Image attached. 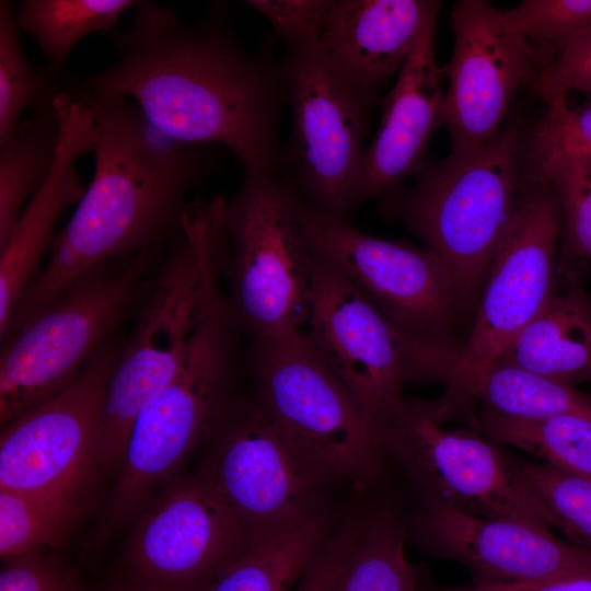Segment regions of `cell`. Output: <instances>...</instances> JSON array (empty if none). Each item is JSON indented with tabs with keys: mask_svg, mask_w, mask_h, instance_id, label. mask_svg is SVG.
<instances>
[{
	"mask_svg": "<svg viewBox=\"0 0 591 591\" xmlns=\"http://www.w3.org/2000/svg\"><path fill=\"white\" fill-rule=\"evenodd\" d=\"M426 591H591V573L577 575L560 579L493 586H468L430 589Z\"/></svg>",
	"mask_w": 591,
	"mask_h": 591,
	"instance_id": "cell-39",
	"label": "cell"
},
{
	"mask_svg": "<svg viewBox=\"0 0 591 591\" xmlns=\"http://www.w3.org/2000/svg\"><path fill=\"white\" fill-rule=\"evenodd\" d=\"M313 254L303 332L375 431L398 406L409 381L447 384L462 347L399 328Z\"/></svg>",
	"mask_w": 591,
	"mask_h": 591,
	"instance_id": "cell-9",
	"label": "cell"
},
{
	"mask_svg": "<svg viewBox=\"0 0 591 591\" xmlns=\"http://www.w3.org/2000/svg\"><path fill=\"white\" fill-rule=\"evenodd\" d=\"M454 46L447 67L443 126L452 151L476 148L501 128L515 92L533 88L538 69L524 44L501 23L498 8L459 1L451 14Z\"/></svg>",
	"mask_w": 591,
	"mask_h": 591,
	"instance_id": "cell-17",
	"label": "cell"
},
{
	"mask_svg": "<svg viewBox=\"0 0 591 591\" xmlns=\"http://www.w3.org/2000/svg\"><path fill=\"white\" fill-rule=\"evenodd\" d=\"M292 114L285 151L294 188L313 208L349 219L352 188L376 92L315 40L280 60Z\"/></svg>",
	"mask_w": 591,
	"mask_h": 591,
	"instance_id": "cell-11",
	"label": "cell"
},
{
	"mask_svg": "<svg viewBox=\"0 0 591 591\" xmlns=\"http://www.w3.org/2000/svg\"><path fill=\"white\" fill-rule=\"evenodd\" d=\"M478 401L483 410L523 420L563 415L591 418V395L518 367L495 363L475 385L470 405Z\"/></svg>",
	"mask_w": 591,
	"mask_h": 591,
	"instance_id": "cell-26",
	"label": "cell"
},
{
	"mask_svg": "<svg viewBox=\"0 0 591 591\" xmlns=\"http://www.w3.org/2000/svg\"><path fill=\"white\" fill-rule=\"evenodd\" d=\"M123 347L111 337L66 389L2 427L0 489L78 500L93 467L100 412Z\"/></svg>",
	"mask_w": 591,
	"mask_h": 591,
	"instance_id": "cell-15",
	"label": "cell"
},
{
	"mask_svg": "<svg viewBox=\"0 0 591 591\" xmlns=\"http://www.w3.org/2000/svg\"><path fill=\"white\" fill-rule=\"evenodd\" d=\"M560 234L561 212L552 184H525L490 263L445 392L430 401L442 421L470 405L484 373L557 291Z\"/></svg>",
	"mask_w": 591,
	"mask_h": 591,
	"instance_id": "cell-10",
	"label": "cell"
},
{
	"mask_svg": "<svg viewBox=\"0 0 591 591\" xmlns=\"http://www.w3.org/2000/svg\"><path fill=\"white\" fill-rule=\"evenodd\" d=\"M588 160H589V162H590V164H591V159H588Z\"/></svg>",
	"mask_w": 591,
	"mask_h": 591,
	"instance_id": "cell-41",
	"label": "cell"
},
{
	"mask_svg": "<svg viewBox=\"0 0 591 591\" xmlns=\"http://www.w3.org/2000/svg\"><path fill=\"white\" fill-rule=\"evenodd\" d=\"M119 591H150V590L144 589V588H142V587H139V586H137V584L131 583V586H129V587H127V588H125V589H121V590H119Z\"/></svg>",
	"mask_w": 591,
	"mask_h": 591,
	"instance_id": "cell-40",
	"label": "cell"
},
{
	"mask_svg": "<svg viewBox=\"0 0 591 591\" xmlns=\"http://www.w3.org/2000/svg\"><path fill=\"white\" fill-rule=\"evenodd\" d=\"M220 277L243 333L280 337L305 327L313 250L294 205L292 183L244 173L223 208Z\"/></svg>",
	"mask_w": 591,
	"mask_h": 591,
	"instance_id": "cell-7",
	"label": "cell"
},
{
	"mask_svg": "<svg viewBox=\"0 0 591 591\" xmlns=\"http://www.w3.org/2000/svg\"><path fill=\"white\" fill-rule=\"evenodd\" d=\"M524 187L522 138L508 125L476 148L425 163L387 216L443 262L462 314L475 310Z\"/></svg>",
	"mask_w": 591,
	"mask_h": 591,
	"instance_id": "cell-4",
	"label": "cell"
},
{
	"mask_svg": "<svg viewBox=\"0 0 591 591\" xmlns=\"http://www.w3.org/2000/svg\"><path fill=\"white\" fill-rule=\"evenodd\" d=\"M521 480L572 544L591 551V480L548 463L513 462Z\"/></svg>",
	"mask_w": 591,
	"mask_h": 591,
	"instance_id": "cell-34",
	"label": "cell"
},
{
	"mask_svg": "<svg viewBox=\"0 0 591 591\" xmlns=\"http://www.w3.org/2000/svg\"><path fill=\"white\" fill-rule=\"evenodd\" d=\"M496 363L571 386L591 382V299L580 282L557 290Z\"/></svg>",
	"mask_w": 591,
	"mask_h": 591,
	"instance_id": "cell-22",
	"label": "cell"
},
{
	"mask_svg": "<svg viewBox=\"0 0 591 591\" xmlns=\"http://www.w3.org/2000/svg\"><path fill=\"white\" fill-rule=\"evenodd\" d=\"M225 198H194L179 233L163 251L105 390L93 467L121 464L137 416L183 366L194 331L220 288Z\"/></svg>",
	"mask_w": 591,
	"mask_h": 591,
	"instance_id": "cell-3",
	"label": "cell"
},
{
	"mask_svg": "<svg viewBox=\"0 0 591 591\" xmlns=\"http://www.w3.org/2000/svg\"><path fill=\"white\" fill-rule=\"evenodd\" d=\"M437 18L424 27L391 91L380 100L375 137L363 150L352 188V205L379 202L387 217L404 184L425 164L428 143L443 126L444 95L434 56Z\"/></svg>",
	"mask_w": 591,
	"mask_h": 591,
	"instance_id": "cell-19",
	"label": "cell"
},
{
	"mask_svg": "<svg viewBox=\"0 0 591 591\" xmlns=\"http://www.w3.org/2000/svg\"><path fill=\"white\" fill-rule=\"evenodd\" d=\"M294 205L312 250L386 318L413 335L462 347L455 287L434 253L368 234L347 218L313 208L296 188Z\"/></svg>",
	"mask_w": 591,
	"mask_h": 591,
	"instance_id": "cell-13",
	"label": "cell"
},
{
	"mask_svg": "<svg viewBox=\"0 0 591 591\" xmlns=\"http://www.w3.org/2000/svg\"><path fill=\"white\" fill-rule=\"evenodd\" d=\"M138 0H24L16 11L20 30L35 39L55 70L86 35L116 30Z\"/></svg>",
	"mask_w": 591,
	"mask_h": 591,
	"instance_id": "cell-27",
	"label": "cell"
},
{
	"mask_svg": "<svg viewBox=\"0 0 591 591\" xmlns=\"http://www.w3.org/2000/svg\"><path fill=\"white\" fill-rule=\"evenodd\" d=\"M405 540L406 528L392 507L364 514L335 591H426L405 556Z\"/></svg>",
	"mask_w": 591,
	"mask_h": 591,
	"instance_id": "cell-24",
	"label": "cell"
},
{
	"mask_svg": "<svg viewBox=\"0 0 591 591\" xmlns=\"http://www.w3.org/2000/svg\"><path fill=\"white\" fill-rule=\"evenodd\" d=\"M363 514L347 519L329 536L300 578L297 591H335L357 542Z\"/></svg>",
	"mask_w": 591,
	"mask_h": 591,
	"instance_id": "cell-38",
	"label": "cell"
},
{
	"mask_svg": "<svg viewBox=\"0 0 591 591\" xmlns=\"http://www.w3.org/2000/svg\"><path fill=\"white\" fill-rule=\"evenodd\" d=\"M218 441L202 471L257 547L326 513L329 484L287 443L256 399L230 403L212 430Z\"/></svg>",
	"mask_w": 591,
	"mask_h": 591,
	"instance_id": "cell-14",
	"label": "cell"
},
{
	"mask_svg": "<svg viewBox=\"0 0 591 591\" xmlns=\"http://www.w3.org/2000/svg\"><path fill=\"white\" fill-rule=\"evenodd\" d=\"M255 399L318 475L366 488L384 453L373 427L304 332L252 339Z\"/></svg>",
	"mask_w": 591,
	"mask_h": 591,
	"instance_id": "cell-8",
	"label": "cell"
},
{
	"mask_svg": "<svg viewBox=\"0 0 591 591\" xmlns=\"http://www.w3.org/2000/svg\"><path fill=\"white\" fill-rule=\"evenodd\" d=\"M163 251L147 248L97 267L1 341V427L77 378L93 352L137 312Z\"/></svg>",
	"mask_w": 591,
	"mask_h": 591,
	"instance_id": "cell-6",
	"label": "cell"
},
{
	"mask_svg": "<svg viewBox=\"0 0 591 591\" xmlns=\"http://www.w3.org/2000/svg\"><path fill=\"white\" fill-rule=\"evenodd\" d=\"M522 139L525 184H548L555 172L576 159H591V96L577 107L553 97Z\"/></svg>",
	"mask_w": 591,
	"mask_h": 591,
	"instance_id": "cell-29",
	"label": "cell"
},
{
	"mask_svg": "<svg viewBox=\"0 0 591 591\" xmlns=\"http://www.w3.org/2000/svg\"><path fill=\"white\" fill-rule=\"evenodd\" d=\"M324 513L303 526L252 547L206 591H288L323 547L331 534Z\"/></svg>",
	"mask_w": 591,
	"mask_h": 591,
	"instance_id": "cell-25",
	"label": "cell"
},
{
	"mask_svg": "<svg viewBox=\"0 0 591 591\" xmlns=\"http://www.w3.org/2000/svg\"><path fill=\"white\" fill-rule=\"evenodd\" d=\"M477 420L493 439L591 480V418L563 415L523 420L483 410Z\"/></svg>",
	"mask_w": 591,
	"mask_h": 591,
	"instance_id": "cell-28",
	"label": "cell"
},
{
	"mask_svg": "<svg viewBox=\"0 0 591 591\" xmlns=\"http://www.w3.org/2000/svg\"><path fill=\"white\" fill-rule=\"evenodd\" d=\"M545 102L577 91L591 96V27L578 34L543 71L533 88Z\"/></svg>",
	"mask_w": 591,
	"mask_h": 591,
	"instance_id": "cell-36",
	"label": "cell"
},
{
	"mask_svg": "<svg viewBox=\"0 0 591 591\" xmlns=\"http://www.w3.org/2000/svg\"><path fill=\"white\" fill-rule=\"evenodd\" d=\"M59 143L60 125L51 104L21 120L15 134L0 144V247L50 175Z\"/></svg>",
	"mask_w": 591,
	"mask_h": 591,
	"instance_id": "cell-23",
	"label": "cell"
},
{
	"mask_svg": "<svg viewBox=\"0 0 591 591\" xmlns=\"http://www.w3.org/2000/svg\"><path fill=\"white\" fill-rule=\"evenodd\" d=\"M561 212L557 280L580 282L581 267L591 260V164L571 160L552 176Z\"/></svg>",
	"mask_w": 591,
	"mask_h": 591,
	"instance_id": "cell-33",
	"label": "cell"
},
{
	"mask_svg": "<svg viewBox=\"0 0 591 591\" xmlns=\"http://www.w3.org/2000/svg\"><path fill=\"white\" fill-rule=\"evenodd\" d=\"M244 3L264 16L287 47H292L321 39L333 0H247Z\"/></svg>",
	"mask_w": 591,
	"mask_h": 591,
	"instance_id": "cell-35",
	"label": "cell"
},
{
	"mask_svg": "<svg viewBox=\"0 0 591 591\" xmlns=\"http://www.w3.org/2000/svg\"><path fill=\"white\" fill-rule=\"evenodd\" d=\"M498 15L528 48L540 76L591 27V0H525L514 9H498Z\"/></svg>",
	"mask_w": 591,
	"mask_h": 591,
	"instance_id": "cell-32",
	"label": "cell"
},
{
	"mask_svg": "<svg viewBox=\"0 0 591 591\" xmlns=\"http://www.w3.org/2000/svg\"><path fill=\"white\" fill-rule=\"evenodd\" d=\"M70 89L92 113L94 173L1 341L97 267L165 248L182 229L190 195L218 164L217 146L163 136L129 99Z\"/></svg>",
	"mask_w": 591,
	"mask_h": 591,
	"instance_id": "cell-2",
	"label": "cell"
},
{
	"mask_svg": "<svg viewBox=\"0 0 591 591\" xmlns=\"http://www.w3.org/2000/svg\"><path fill=\"white\" fill-rule=\"evenodd\" d=\"M138 515L127 564L132 583L150 591H206L251 549L202 472L174 483Z\"/></svg>",
	"mask_w": 591,
	"mask_h": 591,
	"instance_id": "cell-16",
	"label": "cell"
},
{
	"mask_svg": "<svg viewBox=\"0 0 591 591\" xmlns=\"http://www.w3.org/2000/svg\"><path fill=\"white\" fill-rule=\"evenodd\" d=\"M442 424L427 402L403 397L375 430L384 453L401 463L422 500L479 518L557 528L553 514L496 444Z\"/></svg>",
	"mask_w": 591,
	"mask_h": 591,
	"instance_id": "cell-12",
	"label": "cell"
},
{
	"mask_svg": "<svg viewBox=\"0 0 591 591\" xmlns=\"http://www.w3.org/2000/svg\"><path fill=\"white\" fill-rule=\"evenodd\" d=\"M228 13L225 3L215 2L186 22L172 4L141 1L126 30L106 35L113 63L72 88L125 96L163 136L223 146L244 173L277 175L286 166L280 61L247 49Z\"/></svg>",
	"mask_w": 591,
	"mask_h": 591,
	"instance_id": "cell-1",
	"label": "cell"
},
{
	"mask_svg": "<svg viewBox=\"0 0 591 591\" xmlns=\"http://www.w3.org/2000/svg\"><path fill=\"white\" fill-rule=\"evenodd\" d=\"M60 125V143L55 166L45 184L27 202L10 237L0 247V337L24 292L39 273V264L50 250L57 221L65 210L84 195L74 166L83 154L92 153L94 123L86 103L71 89L53 102Z\"/></svg>",
	"mask_w": 591,
	"mask_h": 591,
	"instance_id": "cell-20",
	"label": "cell"
},
{
	"mask_svg": "<svg viewBox=\"0 0 591 591\" xmlns=\"http://www.w3.org/2000/svg\"><path fill=\"white\" fill-rule=\"evenodd\" d=\"M77 510L74 499L0 489L1 558L8 560L57 545Z\"/></svg>",
	"mask_w": 591,
	"mask_h": 591,
	"instance_id": "cell-31",
	"label": "cell"
},
{
	"mask_svg": "<svg viewBox=\"0 0 591 591\" xmlns=\"http://www.w3.org/2000/svg\"><path fill=\"white\" fill-rule=\"evenodd\" d=\"M419 541L436 555L455 560L474 584H513L591 573V551L525 523L471 515L444 503L421 500Z\"/></svg>",
	"mask_w": 591,
	"mask_h": 591,
	"instance_id": "cell-18",
	"label": "cell"
},
{
	"mask_svg": "<svg viewBox=\"0 0 591 591\" xmlns=\"http://www.w3.org/2000/svg\"><path fill=\"white\" fill-rule=\"evenodd\" d=\"M242 333L225 292L218 289L194 331L178 373L131 426L109 498L112 524L138 515L152 489L212 432L232 402Z\"/></svg>",
	"mask_w": 591,
	"mask_h": 591,
	"instance_id": "cell-5",
	"label": "cell"
},
{
	"mask_svg": "<svg viewBox=\"0 0 591 591\" xmlns=\"http://www.w3.org/2000/svg\"><path fill=\"white\" fill-rule=\"evenodd\" d=\"M433 0H333L321 43L351 74L376 92L401 70L427 23Z\"/></svg>",
	"mask_w": 591,
	"mask_h": 591,
	"instance_id": "cell-21",
	"label": "cell"
},
{
	"mask_svg": "<svg viewBox=\"0 0 591 591\" xmlns=\"http://www.w3.org/2000/svg\"><path fill=\"white\" fill-rule=\"evenodd\" d=\"M5 561L0 591H83L73 570L43 552Z\"/></svg>",
	"mask_w": 591,
	"mask_h": 591,
	"instance_id": "cell-37",
	"label": "cell"
},
{
	"mask_svg": "<svg viewBox=\"0 0 591 591\" xmlns=\"http://www.w3.org/2000/svg\"><path fill=\"white\" fill-rule=\"evenodd\" d=\"M19 31L13 4L0 1V144L15 134L23 113L51 105L65 90L53 76L34 69Z\"/></svg>",
	"mask_w": 591,
	"mask_h": 591,
	"instance_id": "cell-30",
	"label": "cell"
}]
</instances>
